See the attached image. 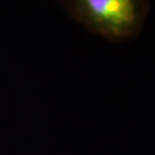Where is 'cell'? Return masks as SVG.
I'll return each mask as SVG.
<instances>
[{"label": "cell", "instance_id": "cell-1", "mask_svg": "<svg viewBox=\"0 0 155 155\" xmlns=\"http://www.w3.org/2000/svg\"><path fill=\"white\" fill-rule=\"evenodd\" d=\"M62 4L76 22L110 41L139 36L150 9V0H62Z\"/></svg>", "mask_w": 155, "mask_h": 155}]
</instances>
